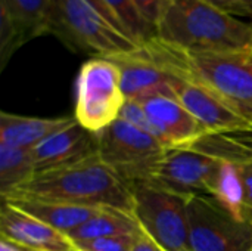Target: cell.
<instances>
[{
	"instance_id": "cell-17",
	"label": "cell",
	"mask_w": 252,
	"mask_h": 251,
	"mask_svg": "<svg viewBox=\"0 0 252 251\" xmlns=\"http://www.w3.org/2000/svg\"><path fill=\"white\" fill-rule=\"evenodd\" d=\"M140 232L142 229L131 215L115 209H102L96 216L69 232L66 237L74 243L106 237L137 235Z\"/></svg>"
},
{
	"instance_id": "cell-26",
	"label": "cell",
	"mask_w": 252,
	"mask_h": 251,
	"mask_svg": "<svg viewBox=\"0 0 252 251\" xmlns=\"http://www.w3.org/2000/svg\"><path fill=\"white\" fill-rule=\"evenodd\" d=\"M242 183H244V195H245V206L252 217V163L239 164Z\"/></svg>"
},
{
	"instance_id": "cell-29",
	"label": "cell",
	"mask_w": 252,
	"mask_h": 251,
	"mask_svg": "<svg viewBox=\"0 0 252 251\" xmlns=\"http://www.w3.org/2000/svg\"><path fill=\"white\" fill-rule=\"evenodd\" d=\"M0 251H24V250H22V247H21V246H18V244H15V243H12V241H9V240H6V238H3V237H1V240H0Z\"/></svg>"
},
{
	"instance_id": "cell-20",
	"label": "cell",
	"mask_w": 252,
	"mask_h": 251,
	"mask_svg": "<svg viewBox=\"0 0 252 251\" xmlns=\"http://www.w3.org/2000/svg\"><path fill=\"white\" fill-rule=\"evenodd\" d=\"M126 36L139 46L157 37V28L139 12L133 0H100Z\"/></svg>"
},
{
	"instance_id": "cell-2",
	"label": "cell",
	"mask_w": 252,
	"mask_h": 251,
	"mask_svg": "<svg viewBox=\"0 0 252 251\" xmlns=\"http://www.w3.org/2000/svg\"><path fill=\"white\" fill-rule=\"evenodd\" d=\"M10 198H34L84 207L115 209L133 216L131 189L94 155L78 164L37 173Z\"/></svg>"
},
{
	"instance_id": "cell-14",
	"label": "cell",
	"mask_w": 252,
	"mask_h": 251,
	"mask_svg": "<svg viewBox=\"0 0 252 251\" xmlns=\"http://www.w3.org/2000/svg\"><path fill=\"white\" fill-rule=\"evenodd\" d=\"M75 118L71 115L55 117V118H40L27 117L10 112H0V143L34 149L47 138L56 132L65 129Z\"/></svg>"
},
{
	"instance_id": "cell-22",
	"label": "cell",
	"mask_w": 252,
	"mask_h": 251,
	"mask_svg": "<svg viewBox=\"0 0 252 251\" xmlns=\"http://www.w3.org/2000/svg\"><path fill=\"white\" fill-rule=\"evenodd\" d=\"M137 235H120L74 241L72 246L75 251H131Z\"/></svg>"
},
{
	"instance_id": "cell-12",
	"label": "cell",
	"mask_w": 252,
	"mask_h": 251,
	"mask_svg": "<svg viewBox=\"0 0 252 251\" xmlns=\"http://www.w3.org/2000/svg\"><path fill=\"white\" fill-rule=\"evenodd\" d=\"M99 155V139L74 120L32 149L37 173L78 164Z\"/></svg>"
},
{
	"instance_id": "cell-3",
	"label": "cell",
	"mask_w": 252,
	"mask_h": 251,
	"mask_svg": "<svg viewBox=\"0 0 252 251\" xmlns=\"http://www.w3.org/2000/svg\"><path fill=\"white\" fill-rule=\"evenodd\" d=\"M50 34L93 58L109 59L139 47L87 0H50Z\"/></svg>"
},
{
	"instance_id": "cell-24",
	"label": "cell",
	"mask_w": 252,
	"mask_h": 251,
	"mask_svg": "<svg viewBox=\"0 0 252 251\" xmlns=\"http://www.w3.org/2000/svg\"><path fill=\"white\" fill-rule=\"evenodd\" d=\"M133 3L143 15V18L157 28V24L167 4V0H133Z\"/></svg>"
},
{
	"instance_id": "cell-6",
	"label": "cell",
	"mask_w": 252,
	"mask_h": 251,
	"mask_svg": "<svg viewBox=\"0 0 252 251\" xmlns=\"http://www.w3.org/2000/svg\"><path fill=\"white\" fill-rule=\"evenodd\" d=\"M133 194V217L142 232L164 251H190L189 244V198L140 183L130 188Z\"/></svg>"
},
{
	"instance_id": "cell-27",
	"label": "cell",
	"mask_w": 252,
	"mask_h": 251,
	"mask_svg": "<svg viewBox=\"0 0 252 251\" xmlns=\"http://www.w3.org/2000/svg\"><path fill=\"white\" fill-rule=\"evenodd\" d=\"M207 1L214 4L216 7L224 10V12H229V13L235 15V16L248 15L242 0H207Z\"/></svg>"
},
{
	"instance_id": "cell-30",
	"label": "cell",
	"mask_w": 252,
	"mask_h": 251,
	"mask_svg": "<svg viewBox=\"0 0 252 251\" xmlns=\"http://www.w3.org/2000/svg\"><path fill=\"white\" fill-rule=\"evenodd\" d=\"M244 1V6L247 9V13L252 16V0H242Z\"/></svg>"
},
{
	"instance_id": "cell-9",
	"label": "cell",
	"mask_w": 252,
	"mask_h": 251,
	"mask_svg": "<svg viewBox=\"0 0 252 251\" xmlns=\"http://www.w3.org/2000/svg\"><path fill=\"white\" fill-rule=\"evenodd\" d=\"M221 163L190 148L167 149L151 183L186 198L211 197Z\"/></svg>"
},
{
	"instance_id": "cell-25",
	"label": "cell",
	"mask_w": 252,
	"mask_h": 251,
	"mask_svg": "<svg viewBox=\"0 0 252 251\" xmlns=\"http://www.w3.org/2000/svg\"><path fill=\"white\" fill-rule=\"evenodd\" d=\"M229 139H232L236 145H239L251 158L252 161V123L244 127H238L233 130L223 132Z\"/></svg>"
},
{
	"instance_id": "cell-4",
	"label": "cell",
	"mask_w": 252,
	"mask_h": 251,
	"mask_svg": "<svg viewBox=\"0 0 252 251\" xmlns=\"http://www.w3.org/2000/svg\"><path fill=\"white\" fill-rule=\"evenodd\" d=\"M99 158L128 188L151 183L167 149L149 132L123 120L97 133Z\"/></svg>"
},
{
	"instance_id": "cell-28",
	"label": "cell",
	"mask_w": 252,
	"mask_h": 251,
	"mask_svg": "<svg viewBox=\"0 0 252 251\" xmlns=\"http://www.w3.org/2000/svg\"><path fill=\"white\" fill-rule=\"evenodd\" d=\"M131 251H164L158 244H155L148 235H145L143 232H140L134 241V246Z\"/></svg>"
},
{
	"instance_id": "cell-7",
	"label": "cell",
	"mask_w": 252,
	"mask_h": 251,
	"mask_svg": "<svg viewBox=\"0 0 252 251\" xmlns=\"http://www.w3.org/2000/svg\"><path fill=\"white\" fill-rule=\"evenodd\" d=\"M190 74L252 123V47L230 52H186Z\"/></svg>"
},
{
	"instance_id": "cell-21",
	"label": "cell",
	"mask_w": 252,
	"mask_h": 251,
	"mask_svg": "<svg viewBox=\"0 0 252 251\" xmlns=\"http://www.w3.org/2000/svg\"><path fill=\"white\" fill-rule=\"evenodd\" d=\"M198 152H202L211 158H216L223 163H233V164H247L252 163L248 154L236 145L232 139H229L223 132L216 133H204L192 146Z\"/></svg>"
},
{
	"instance_id": "cell-1",
	"label": "cell",
	"mask_w": 252,
	"mask_h": 251,
	"mask_svg": "<svg viewBox=\"0 0 252 251\" xmlns=\"http://www.w3.org/2000/svg\"><path fill=\"white\" fill-rule=\"evenodd\" d=\"M157 37L186 52H230L252 47V24L207 0H167Z\"/></svg>"
},
{
	"instance_id": "cell-13",
	"label": "cell",
	"mask_w": 252,
	"mask_h": 251,
	"mask_svg": "<svg viewBox=\"0 0 252 251\" xmlns=\"http://www.w3.org/2000/svg\"><path fill=\"white\" fill-rule=\"evenodd\" d=\"M1 237L30 250L75 251L72 241L44 222L3 201L0 210Z\"/></svg>"
},
{
	"instance_id": "cell-18",
	"label": "cell",
	"mask_w": 252,
	"mask_h": 251,
	"mask_svg": "<svg viewBox=\"0 0 252 251\" xmlns=\"http://www.w3.org/2000/svg\"><path fill=\"white\" fill-rule=\"evenodd\" d=\"M18 24L25 41L50 34V0H0Z\"/></svg>"
},
{
	"instance_id": "cell-23",
	"label": "cell",
	"mask_w": 252,
	"mask_h": 251,
	"mask_svg": "<svg viewBox=\"0 0 252 251\" xmlns=\"http://www.w3.org/2000/svg\"><path fill=\"white\" fill-rule=\"evenodd\" d=\"M118 118L128 123V124H131V126H134V127H137V129H142L145 132L152 133V127H151L149 118H148V115L145 112V108L137 101H126L123 108H121V112H120Z\"/></svg>"
},
{
	"instance_id": "cell-31",
	"label": "cell",
	"mask_w": 252,
	"mask_h": 251,
	"mask_svg": "<svg viewBox=\"0 0 252 251\" xmlns=\"http://www.w3.org/2000/svg\"><path fill=\"white\" fill-rule=\"evenodd\" d=\"M22 250L24 251H37V250H30V249H25V247H22Z\"/></svg>"
},
{
	"instance_id": "cell-5",
	"label": "cell",
	"mask_w": 252,
	"mask_h": 251,
	"mask_svg": "<svg viewBox=\"0 0 252 251\" xmlns=\"http://www.w3.org/2000/svg\"><path fill=\"white\" fill-rule=\"evenodd\" d=\"M126 96L121 72L106 58H92L80 68L75 81L74 118L92 133H100L118 120Z\"/></svg>"
},
{
	"instance_id": "cell-10",
	"label": "cell",
	"mask_w": 252,
	"mask_h": 251,
	"mask_svg": "<svg viewBox=\"0 0 252 251\" xmlns=\"http://www.w3.org/2000/svg\"><path fill=\"white\" fill-rule=\"evenodd\" d=\"M171 89L176 98L199 121L207 133L227 132L250 124V121L219 93L198 81L189 70L176 78Z\"/></svg>"
},
{
	"instance_id": "cell-15",
	"label": "cell",
	"mask_w": 252,
	"mask_h": 251,
	"mask_svg": "<svg viewBox=\"0 0 252 251\" xmlns=\"http://www.w3.org/2000/svg\"><path fill=\"white\" fill-rule=\"evenodd\" d=\"M1 201L9 203L10 206L44 222L46 225L55 228L56 231L65 235H68L69 232H72L74 229L90 220L102 210L96 207H84V206L34 200V198H10Z\"/></svg>"
},
{
	"instance_id": "cell-16",
	"label": "cell",
	"mask_w": 252,
	"mask_h": 251,
	"mask_svg": "<svg viewBox=\"0 0 252 251\" xmlns=\"http://www.w3.org/2000/svg\"><path fill=\"white\" fill-rule=\"evenodd\" d=\"M37 175L31 149L0 143V195L1 200L30 183Z\"/></svg>"
},
{
	"instance_id": "cell-19",
	"label": "cell",
	"mask_w": 252,
	"mask_h": 251,
	"mask_svg": "<svg viewBox=\"0 0 252 251\" xmlns=\"http://www.w3.org/2000/svg\"><path fill=\"white\" fill-rule=\"evenodd\" d=\"M211 198H214L226 212L241 222L252 220L251 215L245 206L244 183L239 164L221 163L219 178L216 180Z\"/></svg>"
},
{
	"instance_id": "cell-11",
	"label": "cell",
	"mask_w": 252,
	"mask_h": 251,
	"mask_svg": "<svg viewBox=\"0 0 252 251\" xmlns=\"http://www.w3.org/2000/svg\"><path fill=\"white\" fill-rule=\"evenodd\" d=\"M154 136L165 149L190 148L205 132L174 95L157 93L140 101Z\"/></svg>"
},
{
	"instance_id": "cell-8",
	"label": "cell",
	"mask_w": 252,
	"mask_h": 251,
	"mask_svg": "<svg viewBox=\"0 0 252 251\" xmlns=\"http://www.w3.org/2000/svg\"><path fill=\"white\" fill-rule=\"evenodd\" d=\"M190 251H252V220L241 222L214 198L188 201Z\"/></svg>"
}]
</instances>
